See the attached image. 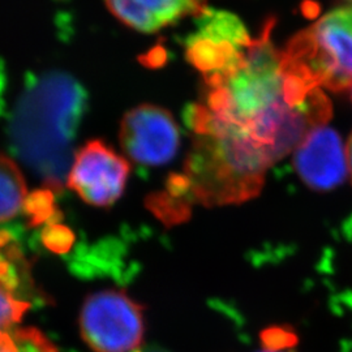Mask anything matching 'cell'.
<instances>
[{
  "mask_svg": "<svg viewBox=\"0 0 352 352\" xmlns=\"http://www.w3.org/2000/svg\"><path fill=\"white\" fill-rule=\"evenodd\" d=\"M30 307V302L0 285V352L14 350V330Z\"/></svg>",
  "mask_w": 352,
  "mask_h": 352,
  "instance_id": "9c48e42d",
  "label": "cell"
},
{
  "mask_svg": "<svg viewBox=\"0 0 352 352\" xmlns=\"http://www.w3.org/2000/svg\"><path fill=\"white\" fill-rule=\"evenodd\" d=\"M266 24L228 69L205 76V102L187 113L196 136L234 173L265 179L266 170L327 126L331 106L321 87L287 68Z\"/></svg>",
  "mask_w": 352,
  "mask_h": 352,
  "instance_id": "6da1fadb",
  "label": "cell"
},
{
  "mask_svg": "<svg viewBox=\"0 0 352 352\" xmlns=\"http://www.w3.org/2000/svg\"><path fill=\"white\" fill-rule=\"evenodd\" d=\"M349 1H350V3H352V0H349Z\"/></svg>",
  "mask_w": 352,
  "mask_h": 352,
  "instance_id": "ac0fdd59",
  "label": "cell"
},
{
  "mask_svg": "<svg viewBox=\"0 0 352 352\" xmlns=\"http://www.w3.org/2000/svg\"><path fill=\"white\" fill-rule=\"evenodd\" d=\"M350 91H351V102H352V85H351V88H350Z\"/></svg>",
  "mask_w": 352,
  "mask_h": 352,
  "instance_id": "e0dca14e",
  "label": "cell"
},
{
  "mask_svg": "<svg viewBox=\"0 0 352 352\" xmlns=\"http://www.w3.org/2000/svg\"><path fill=\"white\" fill-rule=\"evenodd\" d=\"M113 16L141 33H155L192 14L205 12V0H106Z\"/></svg>",
  "mask_w": 352,
  "mask_h": 352,
  "instance_id": "52a82bcc",
  "label": "cell"
},
{
  "mask_svg": "<svg viewBox=\"0 0 352 352\" xmlns=\"http://www.w3.org/2000/svg\"><path fill=\"white\" fill-rule=\"evenodd\" d=\"M131 166L101 140H91L76 153L67 177L68 187L84 202L106 208L120 199Z\"/></svg>",
  "mask_w": 352,
  "mask_h": 352,
  "instance_id": "277c9868",
  "label": "cell"
},
{
  "mask_svg": "<svg viewBox=\"0 0 352 352\" xmlns=\"http://www.w3.org/2000/svg\"><path fill=\"white\" fill-rule=\"evenodd\" d=\"M260 352H283V351H282V350H274V349H266V347H265L264 350H263V351H260Z\"/></svg>",
  "mask_w": 352,
  "mask_h": 352,
  "instance_id": "9a60e30c",
  "label": "cell"
},
{
  "mask_svg": "<svg viewBox=\"0 0 352 352\" xmlns=\"http://www.w3.org/2000/svg\"><path fill=\"white\" fill-rule=\"evenodd\" d=\"M80 334L94 352H133L145 334L144 308L122 289H101L82 304Z\"/></svg>",
  "mask_w": 352,
  "mask_h": 352,
  "instance_id": "3957f363",
  "label": "cell"
},
{
  "mask_svg": "<svg viewBox=\"0 0 352 352\" xmlns=\"http://www.w3.org/2000/svg\"><path fill=\"white\" fill-rule=\"evenodd\" d=\"M282 56L289 68L321 88H351L352 3L324 14L298 33Z\"/></svg>",
  "mask_w": 352,
  "mask_h": 352,
  "instance_id": "7a4b0ae2",
  "label": "cell"
},
{
  "mask_svg": "<svg viewBox=\"0 0 352 352\" xmlns=\"http://www.w3.org/2000/svg\"><path fill=\"white\" fill-rule=\"evenodd\" d=\"M347 158H349V170H350V176H351L352 180V132L351 135H350V139H349V142H347Z\"/></svg>",
  "mask_w": 352,
  "mask_h": 352,
  "instance_id": "5bb4252c",
  "label": "cell"
},
{
  "mask_svg": "<svg viewBox=\"0 0 352 352\" xmlns=\"http://www.w3.org/2000/svg\"><path fill=\"white\" fill-rule=\"evenodd\" d=\"M75 240L74 234L67 227L55 226L47 231V245L55 252H67Z\"/></svg>",
  "mask_w": 352,
  "mask_h": 352,
  "instance_id": "4fadbf2b",
  "label": "cell"
},
{
  "mask_svg": "<svg viewBox=\"0 0 352 352\" xmlns=\"http://www.w3.org/2000/svg\"><path fill=\"white\" fill-rule=\"evenodd\" d=\"M120 144L133 162L161 166L170 162L179 151V126L162 107L140 104L122 120Z\"/></svg>",
  "mask_w": 352,
  "mask_h": 352,
  "instance_id": "5b68a950",
  "label": "cell"
},
{
  "mask_svg": "<svg viewBox=\"0 0 352 352\" xmlns=\"http://www.w3.org/2000/svg\"><path fill=\"white\" fill-rule=\"evenodd\" d=\"M266 349L283 350L296 342V337L286 329H267L263 334Z\"/></svg>",
  "mask_w": 352,
  "mask_h": 352,
  "instance_id": "7c38bea8",
  "label": "cell"
},
{
  "mask_svg": "<svg viewBox=\"0 0 352 352\" xmlns=\"http://www.w3.org/2000/svg\"><path fill=\"white\" fill-rule=\"evenodd\" d=\"M28 199L25 177L8 155L0 153V223L21 212Z\"/></svg>",
  "mask_w": 352,
  "mask_h": 352,
  "instance_id": "ba28073f",
  "label": "cell"
},
{
  "mask_svg": "<svg viewBox=\"0 0 352 352\" xmlns=\"http://www.w3.org/2000/svg\"><path fill=\"white\" fill-rule=\"evenodd\" d=\"M12 352H59L56 346L36 327H17L14 330Z\"/></svg>",
  "mask_w": 352,
  "mask_h": 352,
  "instance_id": "8fae6325",
  "label": "cell"
},
{
  "mask_svg": "<svg viewBox=\"0 0 352 352\" xmlns=\"http://www.w3.org/2000/svg\"><path fill=\"white\" fill-rule=\"evenodd\" d=\"M148 206L153 213L167 225L183 222L190 214L187 197L170 190L151 195L148 199Z\"/></svg>",
  "mask_w": 352,
  "mask_h": 352,
  "instance_id": "30bf717a",
  "label": "cell"
},
{
  "mask_svg": "<svg viewBox=\"0 0 352 352\" xmlns=\"http://www.w3.org/2000/svg\"><path fill=\"white\" fill-rule=\"evenodd\" d=\"M133 352H162V351H157V350H135Z\"/></svg>",
  "mask_w": 352,
  "mask_h": 352,
  "instance_id": "2e32d148",
  "label": "cell"
},
{
  "mask_svg": "<svg viewBox=\"0 0 352 352\" xmlns=\"http://www.w3.org/2000/svg\"><path fill=\"white\" fill-rule=\"evenodd\" d=\"M294 166L302 183L315 192L340 187L350 174L347 146L330 126L314 129L295 149Z\"/></svg>",
  "mask_w": 352,
  "mask_h": 352,
  "instance_id": "8992f818",
  "label": "cell"
}]
</instances>
